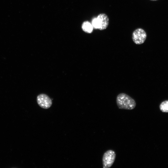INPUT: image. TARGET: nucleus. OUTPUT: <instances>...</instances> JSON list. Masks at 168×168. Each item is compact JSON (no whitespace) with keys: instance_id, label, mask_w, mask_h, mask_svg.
Instances as JSON below:
<instances>
[{"instance_id":"nucleus-3","label":"nucleus","mask_w":168,"mask_h":168,"mask_svg":"<svg viewBox=\"0 0 168 168\" xmlns=\"http://www.w3.org/2000/svg\"><path fill=\"white\" fill-rule=\"evenodd\" d=\"M147 35L146 32L143 29L138 28L133 33L132 39L133 42L136 44H140L145 41Z\"/></svg>"},{"instance_id":"nucleus-4","label":"nucleus","mask_w":168,"mask_h":168,"mask_svg":"<svg viewBox=\"0 0 168 168\" xmlns=\"http://www.w3.org/2000/svg\"><path fill=\"white\" fill-rule=\"evenodd\" d=\"M37 102L40 106L44 109L49 108L52 105L51 99L48 96L44 94H39L37 96Z\"/></svg>"},{"instance_id":"nucleus-7","label":"nucleus","mask_w":168,"mask_h":168,"mask_svg":"<svg viewBox=\"0 0 168 168\" xmlns=\"http://www.w3.org/2000/svg\"><path fill=\"white\" fill-rule=\"evenodd\" d=\"M160 110L164 112H168V100L162 102L160 105Z\"/></svg>"},{"instance_id":"nucleus-1","label":"nucleus","mask_w":168,"mask_h":168,"mask_svg":"<svg viewBox=\"0 0 168 168\" xmlns=\"http://www.w3.org/2000/svg\"><path fill=\"white\" fill-rule=\"evenodd\" d=\"M116 101L119 109L132 110L136 106L135 100L130 96L124 93H120L117 96Z\"/></svg>"},{"instance_id":"nucleus-5","label":"nucleus","mask_w":168,"mask_h":168,"mask_svg":"<svg viewBox=\"0 0 168 168\" xmlns=\"http://www.w3.org/2000/svg\"><path fill=\"white\" fill-rule=\"evenodd\" d=\"M97 18L98 24V29L100 30L105 29L109 24V19L107 15L105 13H101L98 16Z\"/></svg>"},{"instance_id":"nucleus-2","label":"nucleus","mask_w":168,"mask_h":168,"mask_svg":"<svg viewBox=\"0 0 168 168\" xmlns=\"http://www.w3.org/2000/svg\"><path fill=\"white\" fill-rule=\"evenodd\" d=\"M116 157L115 152L111 150H108L104 153L102 157L103 168H109L113 164Z\"/></svg>"},{"instance_id":"nucleus-8","label":"nucleus","mask_w":168,"mask_h":168,"mask_svg":"<svg viewBox=\"0 0 168 168\" xmlns=\"http://www.w3.org/2000/svg\"><path fill=\"white\" fill-rule=\"evenodd\" d=\"M150 0L152 1H157V0Z\"/></svg>"},{"instance_id":"nucleus-6","label":"nucleus","mask_w":168,"mask_h":168,"mask_svg":"<svg viewBox=\"0 0 168 168\" xmlns=\"http://www.w3.org/2000/svg\"><path fill=\"white\" fill-rule=\"evenodd\" d=\"M82 28L84 31L88 33H91L93 28L92 24L88 21H86L83 23Z\"/></svg>"}]
</instances>
